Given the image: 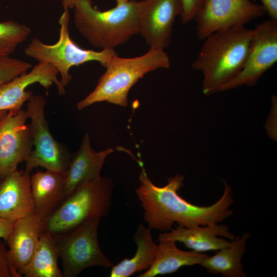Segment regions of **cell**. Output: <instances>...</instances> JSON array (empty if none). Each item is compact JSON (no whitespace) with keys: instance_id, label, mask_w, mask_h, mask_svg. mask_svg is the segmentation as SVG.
I'll return each mask as SVG.
<instances>
[{"instance_id":"obj_6","label":"cell","mask_w":277,"mask_h":277,"mask_svg":"<svg viewBox=\"0 0 277 277\" xmlns=\"http://www.w3.org/2000/svg\"><path fill=\"white\" fill-rule=\"evenodd\" d=\"M69 19V9H64L59 18L60 36L55 44H46L37 38H33L24 51L27 56L38 62H45L53 66L58 71L61 83L65 88L72 80L69 73L72 67L95 61L105 68L110 58L117 54L114 49L96 51L78 46L70 36Z\"/></svg>"},{"instance_id":"obj_1","label":"cell","mask_w":277,"mask_h":277,"mask_svg":"<svg viewBox=\"0 0 277 277\" xmlns=\"http://www.w3.org/2000/svg\"><path fill=\"white\" fill-rule=\"evenodd\" d=\"M140 186L135 192L144 209V219L150 229L169 231L174 223L178 226H205L220 222L232 214L230 207L233 203L231 189L224 181V191L221 198L209 206L190 203L177 191L184 186V176L176 174L169 178L167 184L158 187L149 178L141 161Z\"/></svg>"},{"instance_id":"obj_15","label":"cell","mask_w":277,"mask_h":277,"mask_svg":"<svg viewBox=\"0 0 277 277\" xmlns=\"http://www.w3.org/2000/svg\"><path fill=\"white\" fill-rule=\"evenodd\" d=\"M114 151L111 147L98 152L93 150L89 134L86 133L79 149L71 154L65 173L66 197L81 184L100 176L106 158Z\"/></svg>"},{"instance_id":"obj_3","label":"cell","mask_w":277,"mask_h":277,"mask_svg":"<svg viewBox=\"0 0 277 277\" xmlns=\"http://www.w3.org/2000/svg\"><path fill=\"white\" fill-rule=\"evenodd\" d=\"M142 1L129 0L112 9L101 11L91 0H77L74 22L80 34L102 50L114 49L138 33Z\"/></svg>"},{"instance_id":"obj_27","label":"cell","mask_w":277,"mask_h":277,"mask_svg":"<svg viewBox=\"0 0 277 277\" xmlns=\"http://www.w3.org/2000/svg\"><path fill=\"white\" fill-rule=\"evenodd\" d=\"M15 222L0 217V239H3L5 243L13 229Z\"/></svg>"},{"instance_id":"obj_4","label":"cell","mask_w":277,"mask_h":277,"mask_svg":"<svg viewBox=\"0 0 277 277\" xmlns=\"http://www.w3.org/2000/svg\"><path fill=\"white\" fill-rule=\"evenodd\" d=\"M170 61L164 50L150 48L141 56L112 57L105 67L94 90L77 104L79 110L96 103L107 102L122 107L128 105V94L132 87L145 74L157 69L169 68Z\"/></svg>"},{"instance_id":"obj_21","label":"cell","mask_w":277,"mask_h":277,"mask_svg":"<svg viewBox=\"0 0 277 277\" xmlns=\"http://www.w3.org/2000/svg\"><path fill=\"white\" fill-rule=\"evenodd\" d=\"M249 236L250 234L246 232L241 237L235 238L228 246L217 250L212 256H207L200 265L211 274H221L225 277H246L241 260Z\"/></svg>"},{"instance_id":"obj_20","label":"cell","mask_w":277,"mask_h":277,"mask_svg":"<svg viewBox=\"0 0 277 277\" xmlns=\"http://www.w3.org/2000/svg\"><path fill=\"white\" fill-rule=\"evenodd\" d=\"M151 229L142 225L138 226L133 236L137 246L135 254L113 265L110 277H128L136 272L145 271L151 266L155 258L157 245L153 240Z\"/></svg>"},{"instance_id":"obj_22","label":"cell","mask_w":277,"mask_h":277,"mask_svg":"<svg viewBox=\"0 0 277 277\" xmlns=\"http://www.w3.org/2000/svg\"><path fill=\"white\" fill-rule=\"evenodd\" d=\"M58 252L52 235L42 232L35 252L21 271L25 277H64L59 268Z\"/></svg>"},{"instance_id":"obj_18","label":"cell","mask_w":277,"mask_h":277,"mask_svg":"<svg viewBox=\"0 0 277 277\" xmlns=\"http://www.w3.org/2000/svg\"><path fill=\"white\" fill-rule=\"evenodd\" d=\"M34 213L44 220L65 199V173L46 170L30 177Z\"/></svg>"},{"instance_id":"obj_28","label":"cell","mask_w":277,"mask_h":277,"mask_svg":"<svg viewBox=\"0 0 277 277\" xmlns=\"http://www.w3.org/2000/svg\"><path fill=\"white\" fill-rule=\"evenodd\" d=\"M270 18L277 20V0H260Z\"/></svg>"},{"instance_id":"obj_16","label":"cell","mask_w":277,"mask_h":277,"mask_svg":"<svg viewBox=\"0 0 277 277\" xmlns=\"http://www.w3.org/2000/svg\"><path fill=\"white\" fill-rule=\"evenodd\" d=\"M228 229L227 225L217 223L191 227L177 226L168 232L160 233L158 240L167 239L179 242L197 252L217 251L230 244L229 241L219 236L226 238L231 241L235 238Z\"/></svg>"},{"instance_id":"obj_7","label":"cell","mask_w":277,"mask_h":277,"mask_svg":"<svg viewBox=\"0 0 277 277\" xmlns=\"http://www.w3.org/2000/svg\"><path fill=\"white\" fill-rule=\"evenodd\" d=\"M100 220H89L68 232L52 234L62 261L64 277H75L93 266H113L99 245L97 228Z\"/></svg>"},{"instance_id":"obj_8","label":"cell","mask_w":277,"mask_h":277,"mask_svg":"<svg viewBox=\"0 0 277 277\" xmlns=\"http://www.w3.org/2000/svg\"><path fill=\"white\" fill-rule=\"evenodd\" d=\"M46 101L41 95H32L26 110L33 139L32 149L25 161V171L30 173L41 167L47 170L65 173L71 154L62 144L53 136L45 114Z\"/></svg>"},{"instance_id":"obj_23","label":"cell","mask_w":277,"mask_h":277,"mask_svg":"<svg viewBox=\"0 0 277 277\" xmlns=\"http://www.w3.org/2000/svg\"><path fill=\"white\" fill-rule=\"evenodd\" d=\"M31 32L28 26L14 21L0 22V57L11 54Z\"/></svg>"},{"instance_id":"obj_11","label":"cell","mask_w":277,"mask_h":277,"mask_svg":"<svg viewBox=\"0 0 277 277\" xmlns=\"http://www.w3.org/2000/svg\"><path fill=\"white\" fill-rule=\"evenodd\" d=\"M26 110H10L0 120V178L17 169L33 149Z\"/></svg>"},{"instance_id":"obj_10","label":"cell","mask_w":277,"mask_h":277,"mask_svg":"<svg viewBox=\"0 0 277 277\" xmlns=\"http://www.w3.org/2000/svg\"><path fill=\"white\" fill-rule=\"evenodd\" d=\"M277 61V20L270 18L253 29L251 46L241 71L219 92L255 85Z\"/></svg>"},{"instance_id":"obj_13","label":"cell","mask_w":277,"mask_h":277,"mask_svg":"<svg viewBox=\"0 0 277 277\" xmlns=\"http://www.w3.org/2000/svg\"><path fill=\"white\" fill-rule=\"evenodd\" d=\"M57 70L52 65L38 62L31 71L26 72L0 87V110H19L24 103L32 96V92L28 87L38 83L48 93L53 84L58 89L60 95L65 93L64 87L58 78Z\"/></svg>"},{"instance_id":"obj_2","label":"cell","mask_w":277,"mask_h":277,"mask_svg":"<svg viewBox=\"0 0 277 277\" xmlns=\"http://www.w3.org/2000/svg\"><path fill=\"white\" fill-rule=\"evenodd\" d=\"M253 38V29L241 26L214 32L204 39L192 67L203 74L205 95L219 92L241 71Z\"/></svg>"},{"instance_id":"obj_26","label":"cell","mask_w":277,"mask_h":277,"mask_svg":"<svg viewBox=\"0 0 277 277\" xmlns=\"http://www.w3.org/2000/svg\"><path fill=\"white\" fill-rule=\"evenodd\" d=\"M205 0H180L182 22L186 24L194 19L196 14Z\"/></svg>"},{"instance_id":"obj_17","label":"cell","mask_w":277,"mask_h":277,"mask_svg":"<svg viewBox=\"0 0 277 277\" xmlns=\"http://www.w3.org/2000/svg\"><path fill=\"white\" fill-rule=\"evenodd\" d=\"M43 230V219L34 212L14 223L6 243L12 264L21 276L35 252Z\"/></svg>"},{"instance_id":"obj_9","label":"cell","mask_w":277,"mask_h":277,"mask_svg":"<svg viewBox=\"0 0 277 277\" xmlns=\"http://www.w3.org/2000/svg\"><path fill=\"white\" fill-rule=\"evenodd\" d=\"M266 13L254 0H205L194 19L199 39L224 30L245 26Z\"/></svg>"},{"instance_id":"obj_19","label":"cell","mask_w":277,"mask_h":277,"mask_svg":"<svg viewBox=\"0 0 277 277\" xmlns=\"http://www.w3.org/2000/svg\"><path fill=\"white\" fill-rule=\"evenodd\" d=\"M155 260L151 266L138 277H154L177 271L186 266L200 264L208 255L193 250L184 251L178 248L175 242L167 239L157 240Z\"/></svg>"},{"instance_id":"obj_25","label":"cell","mask_w":277,"mask_h":277,"mask_svg":"<svg viewBox=\"0 0 277 277\" xmlns=\"http://www.w3.org/2000/svg\"><path fill=\"white\" fill-rule=\"evenodd\" d=\"M0 277H21L15 269L8 250L0 241Z\"/></svg>"},{"instance_id":"obj_12","label":"cell","mask_w":277,"mask_h":277,"mask_svg":"<svg viewBox=\"0 0 277 277\" xmlns=\"http://www.w3.org/2000/svg\"><path fill=\"white\" fill-rule=\"evenodd\" d=\"M181 13L180 0H142L138 33L150 48L164 50L170 44L175 18Z\"/></svg>"},{"instance_id":"obj_14","label":"cell","mask_w":277,"mask_h":277,"mask_svg":"<svg viewBox=\"0 0 277 277\" xmlns=\"http://www.w3.org/2000/svg\"><path fill=\"white\" fill-rule=\"evenodd\" d=\"M30 177L16 169L0 178V217L15 222L34 212Z\"/></svg>"},{"instance_id":"obj_5","label":"cell","mask_w":277,"mask_h":277,"mask_svg":"<svg viewBox=\"0 0 277 277\" xmlns=\"http://www.w3.org/2000/svg\"><path fill=\"white\" fill-rule=\"evenodd\" d=\"M114 184L101 175L77 187L43 220V229L52 235L68 232L87 221L107 217L111 207Z\"/></svg>"},{"instance_id":"obj_31","label":"cell","mask_w":277,"mask_h":277,"mask_svg":"<svg viewBox=\"0 0 277 277\" xmlns=\"http://www.w3.org/2000/svg\"><path fill=\"white\" fill-rule=\"evenodd\" d=\"M116 2V5H119L125 2H127L129 0H115Z\"/></svg>"},{"instance_id":"obj_24","label":"cell","mask_w":277,"mask_h":277,"mask_svg":"<svg viewBox=\"0 0 277 277\" xmlns=\"http://www.w3.org/2000/svg\"><path fill=\"white\" fill-rule=\"evenodd\" d=\"M32 67L29 63L9 56L0 57V87L27 72Z\"/></svg>"},{"instance_id":"obj_30","label":"cell","mask_w":277,"mask_h":277,"mask_svg":"<svg viewBox=\"0 0 277 277\" xmlns=\"http://www.w3.org/2000/svg\"><path fill=\"white\" fill-rule=\"evenodd\" d=\"M8 111L0 110V120L7 113Z\"/></svg>"},{"instance_id":"obj_29","label":"cell","mask_w":277,"mask_h":277,"mask_svg":"<svg viewBox=\"0 0 277 277\" xmlns=\"http://www.w3.org/2000/svg\"><path fill=\"white\" fill-rule=\"evenodd\" d=\"M77 0H63L62 3L64 9L73 8Z\"/></svg>"}]
</instances>
